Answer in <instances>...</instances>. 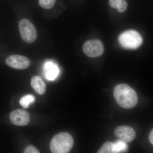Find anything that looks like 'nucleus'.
I'll use <instances>...</instances> for the list:
<instances>
[{
  "mask_svg": "<svg viewBox=\"0 0 153 153\" xmlns=\"http://www.w3.org/2000/svg\"><path fill=\"white\" fill-rule=\"evenodd\" d=\"M98 153H114V144L110 142L105 143L99 150Z\"/></svg>",
  "mask_w": 153,
  "mask_h": 153,
  "instance_id": "ddd939ff",
  "label": "nucleus"
},
{
  "mask_svg": "<svg viewBox=\"0 0 153 153\" xmlns=\"http://www.w3.org/2000/svg\"><path fill=\"white\" fill-rule=\"evenodd\" d=\"M119 41L122 47L126 49H137L143 43V38L140 35L134 30L126 31L120 34Z\"/></svg>",
  "mask_w": 153,
  "mask_h": 153,
  "instance_id": "7ed1b4c3",
  "label": "nucleus"
},
{
  "mask_svg": "<svg viewBox=\"0 0 153 153\" xmlns=\"http://www.w3.org/2000/svg\"><path fill=\"white\" fill-rule=\"evenodd\" d=\"M115 136L126 143L132 141L136 137V133L132 128L128 126H120L115 130Z\"/></svg>",
  "mask_w": 153,
  "mask_h": 153,
  "instance_id": "6e6552de",
  "label": "nucleus"
},
{
  "mask_svg": "<svg viewBox=\"0 0 153 153\" xmlns=\"http://www.w3.org/2000/svg\"><path fill=\"white\" fill-rule=\"evenodd\" d=\"M24 153H39V151L37 148L33 146H29L25 149Z\"/></svg>",
  "mask_w": 153,
  "mask_h": 153,
  "instance_id": "dca6fc26",
  "label": "nucleus"
},
{
  "mask_svg": "<svg viewBox=\"0 0 153 153\" xmlns=\"http://www.w3.org/2000/svg\"><path fill=\"white\" fill-rule=\"evenodd\" d=\"M31 85L36 92L40 95L44 94L46 92V84L41 76H33L31 79Z\"/></svg>",
  "mask_w": 153,
  "mask_h": 153,
  "instance_id": "9d476101",
  "label": "nucleus"
},
{
  "mask_svg": "<svg viewBox=\"0 0 153 153\" xmlns=\"http://www.w3.org/2000/svg\"><path fill=\"white\" fill-rule=\"evenodd\" d=\"M114 96L120 106L129 109L134 107L138 102L135 91L126 84H120L115 87Z\"/></svg>",
  "mask_w": 153,
  "mask_h": 153,
  "instance_id": "f257e3e1",
  "label": "nucleus"
},
{
  "mask_svg": "<svg viewBox=\"0 0 153 153\" xmlns=\"http://www.w3.org/2000/svg\"><path fill=\"white\" fill-rule=\"evenodd\" d=\"M126 143H127L120 140L114 143V153L122 152L126 151L128 148Z\"/></svg>",
  "mask_w": 153,
  "mask_h": 153,
  "instance_id": "4468645a",
  "label": "nucleus"
},
{
  "mask_svg": "<svg viewBox=\"0 0 153 153\" xmlns=\"http://www.w3.org/2000/svg\"><path fill=\"white\" fill-rule=\"evenodd\" d=\"M74 145V140L71 134L61 132L53 137L50 144V150L53 153L69 152Z\"/></svg>",
  "mask_w": 153,
  "mask_h": 153,
  "instance_id": "f03ea898",
  "label": "nucleus"
},
{
  "mask_svg": "<svg viewBox=\"0 0 153 153\" xmlns=\"http://www.w3.org/2000/svg\"><path fill=\"white\" fill-rule=\"evenodd\" d=\"M45 77L49 80H54L59 74V70L55 63L52 62H47L44 66Z\"/></svg>",
  "mask_w": 153,
  "mask_h": 153,
  "instance_id": "1a4fd4ad",
  "label": "nucleus"
},
{
  "mask_svg": "<svg viewBox=\"0 0 153 153\" xmlns=\"http://www.w3.org/2000/svg\"><path fill=\"white\" fill-rule=\"evenodd\" d=\"M6 63L8 66L17 69H25L30 66V60L25 56L12 55L6 59Z\"/></svg>",
  "mask_w": 153,
  "mask_h": 153,
  "instance_id": "423d86ee",
  "label": "nucleus"
},
{
  "mask_svg": "<svg viewBox=\"0 0 153 153\" xmlns=\"http://www.w3.org/2000/svg\"><path fill=\"white\" fill-rule=\"evenodd\" d=\"M19 30L23 41L31 44L36 41L37 32L32 22L27 19H23L19 23Z\"/></svg>",
  "mask_w": 153,
  "mask_h": 153,
  "instance_id": "20e7f679",
  "label": "nucleus"
},
{
  "mask_svg": "<svg viewBox=\"0 0 153 153\" xmlns=\"http://www.w3.org/2000/svg\"><path fill=\"white\" fill-rule=\"evenodd\" d=\"M82 50L85 55L89 57H98L103 54L104 45L100 40H89L83 44Z\"/></svg>",
  "mask_w": 153,
  "mask_h": 153,
  "instance_id": "39448f33",
  "label": "nucleus"
},
{
  "mask_svg": "<svg viewBox=\"0 0 153 153\" xmlns=\"http://www.w3.org/2000/svg\"><path fill=\"white\" fill-rule=\"evenodd\" d=\"M109 5L113 8L117 9L120 13H124L128 7L126 0H109Z\"/></svg>",
  "mask_w": 153,
  "mask_h": 153,
  "instance_id": "9b49d317",
  "label": "nucleus"
},
{
  "mask_svg": "<svg viewBox=\"0 0 153 153\" xmlns=\"http://www.w3.org/2000/svg\"><path fill=\"white\" fill-rule=\"evenodd\" d=\"M10 119L12 123L15 125L25 126L30 122V117L27 111L18 109L13 111L11 113Z\"/></svg>",
  "mask_w": 153,
  "mask_h": 153,
  "instance_id": "0eeeda50",
  "label": "nucleus"
},
{
  "mask_svg": "<svg viewBox=\"0 0 153 153\" xmlns=\"http://www.w3.org/2000/svg\"><path fill=\"white\" fill-rule=\"evenodd\" d=\"M36 97L32 94H27L24 96L20 100V104L23 107L28 108L31 104L35 102Z\"/></svg>",
  "mask_w": 153,
  "mask_h": 153,
  "instance_id": "f8f14e48",
  "label": "nucleus"
},
{
  "mask_svg": "<svg viewBox=\"0 0 153 153\" xmlns=\"http://www.w3.org/2000/svg\"><path fill=\"white\" fill-rule=\"evenodd\" d=\"M149 139L150 142L152 144H153V130H152L150 133L149 136Z\"/></svg>",
  "mask_w": 153,
  "mask_h": 153,
  "instance_id": "f3484780",
  "label": "nucleus"
},
{
  "mask_svg": "<svg viewBox=\"0 0 153 153\" xmlns=\"http://www.w3.org/2000/svg\"><path fill=\"white\" fill-rule=\"evenodd\" d=\"M56 0H39V5L42 7L47 10L51 9L54 7Z\"/></svg>",
  "mask_w": 153,
  "mask_h": 153,
  "instance_id": "2eb2a0df",
  "label": "nucleus"
}]
</instances>
